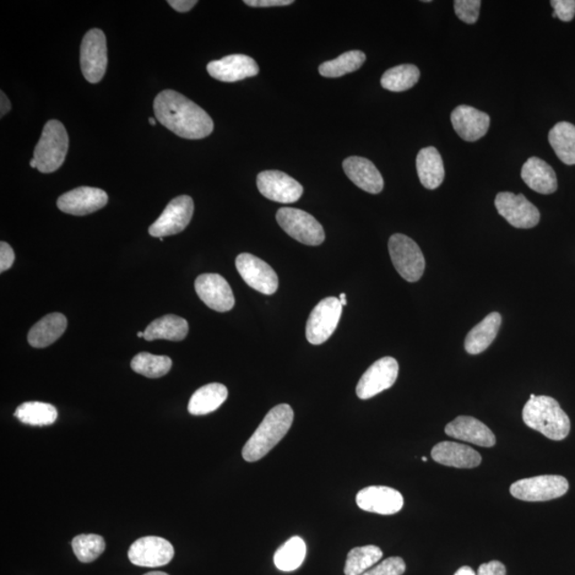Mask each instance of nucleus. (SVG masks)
<instances>
[{
    "mask_svg": "<svg viewBox=\"0 0 575 575\" xmlns=\"http://www.w3.org/2000/svg\"><path fill=\"white\" fill-rule=\"evenodd\" d=\"M154 111L156 118L178 137L198 140L214 132V121L208 113L176 91L165 90L157 95Z\"/></svg>",
    "mask_w": 575,
    "mask_h": 575,
    "instance_id": "obj_1",
    "label": "nucleus"
},
{
    "mask_svg": "<svg viewBox=\"0 0 575 575\" xmlns=\"http://www.w3.org/2000/svg\"><path fill=\"white\" fill-rule=\"evenodd\" d=\"M295 412L290 405L280 404L268 412L257 430L248 439L242 449V457L248 463H255L265 457L278 446L289 432Z\"/></svg>",
    "mask_w": 575,
    "mask_h": 575,
    "instance_id": "obj_2",
    "label": "nucleus"
},
{
    "mask_svg": "<svg viewBox=\"0 0 575 575\" xmlns=\"http://www.w3.org/2000/svg\"><path fill=\"white\" fill-rule=\"evenodd\" d=\"M526 425L551 441H563L571 433V422L555 399L539 395L530 399L522 411Z\"/></svg>",
    "mask_w": 575,
    "mask_h": 575,
    "instance_id": "obj_3",
    "label": "nucleus"
},
{
    "mask_svg": "<svg viewBox=\"0 0 575 575\" xmlns=\"http://www.w3.org/2000/svg\"><path fill=\"white\" fill-rule=\"evenodd\" d=\"M69 150V135L61 122L52 119L45 124L34 158L41 173L56 172L62 166Z\"/></svg>",
    "mask_w": 575,
    "mask_h": 575,
    "instance_id": "obj_4",
    "label": "nucleus"
},
{
    "mask_svg": "<svg viewBox=\"0 0 575 575\" xmlns=\"http://www.w3.org/2000/svg\"><path fill=\"white\" fill-rule=\"evenodd\" d=\"M388 247L398 273L409 283L420 280L425 273V259L419 246L411 238L395 233L389 239Z\"/></svg>",
    "mask_w": 575,
    "mask_h": 575,
    "instance_id": "obj_5",
    "label": "nucleus"
},
{
    "mask_svg": "<svg viewBox=\"0 0 575 575\" xmlns=\"http://www.w3.org/2000/svg\"><path fill=\"white\" fill-rule=\"evenodd\" d=\"M276 221L288 235L305 246H321L325 240L322 225L306 211L280 208L276 214Z\"/></svg>",
    "mask_w": 575,
    "mask_h": 575,
    "instance_id": "obj_6",
    "label": "nucleus"
},
{
    "mask_svg": "<svg viewBox=\"0 0 575 575\" xmlns=\"http://www.w3.org/2000/svg\"><path fill=\"white\" fill-rule=\"evenodd\" d=\"M569 482L561 475H540L520 480L511 486L512 496L521 501L544 502L565 496Z\"/></svg>",
    "mask_w": 575,
    "mask_h": 575,
    "instance_id": "obj_7",
    "label": "nucleus"
},
{
    "mask_svg": "<svg viewBox=\"0 0 575 575\" xmlns=\"http://www.w3.org/2000/svg\"><path fill=\"white\" fill-rule=\"evenodd\" d=\"M107 53L104 32L97 28L86 32L80 47V68L90 84H99L104 78L108 64Z\"/></svg>",
    "mask_w": 575,
    "mask_h": 575,
    "instance_id": "obj_8",
    "label": "nucleus"
},
{
    "mask_svg": "<svg viewBox=\"0 0 575 575\" xmlns=\"http://www.w3.org/2000/svg\"><path fill=\"white\" fill-rule=\"evenodd\" d=\"M343 307L338 297L330 296L313 308L306 325L309 344L319 345L330 338L338 327Z\"/></svg>",
    "mask_w": 575,
    "mask_h": 575,
    "instance_id": "obj_9",
    "label": "nucleus"
},
{
    "mask_svg": "<svg viewBox=\"0 0 575 575\" xmlns=\"http://www.w3.org/2000/svg\"><path fill=\"white\" fill-rule=\"evenodd\" d=\"M193 214V199L188 195H181L172 199L164 213L150 226V235L159 239L177 235L187 229Z\"/></svg>",
    "mask_w": 575,
    "mask_h": 575,
    "instance_id": "obj_10",
    "label": "nucleus"
},
{
    "mask_svg": "<svg viewBox=\"0 0 575 575\" xmlns=\"http://www.w3.org/2000/svg\"><path fill=\"white\" fill-rule=\"evenodd\" d=\"M495 205L498 215L516 229H533L539 223V210L523 194L498 193Z\"/></svg>",
    "mask_w": 575,
    "mask_h": 575,
    "instance_id": "obj_11",
    "label": "nucleus"
},
{
    "mask_svg": "<svg viewBox=\"0 0 575 575\" xmlns=\"http://www.w3.org/2000/svg\"><path fill=\"white\" fill-rule=\"evenodd\" d=\"M399 377V363L393 357H384L363 373L357 385V397L368 400L392 388Z\"/></svg>",
    "mask_w": 575,
    "mask_h": 575,
    "instance_id": "obj_12",
    "label": "nucleus"
},
{
    "mask_svg": "<svg viewBox=\"0 0 575 575\" xmlns=\"http://www.w3.org/2000/svg\"><path fill=\"white\" fill-rule=\"evenodd\" d=\"M236 267L246 283L265 296H272L279 289V276L263 260L252 254L243 253L236 259Z\"/></svg>",
    "mask_w": 575,
    "mask_h": 575,
    "instance_id": "obj_13",
    "label": "nucleus"
},
{
    "mask_svg": "<svg viewBox=\"0 0 575 575\" xmlns=\"http://www.w3.org/2000/svg\"><path fill=\"white\" fill-rule=\"evenodd\" d=\"M175 555L170 541L161 537L146 536L129 547V561L135 566L156 568L167 565Z\"/></svg>",
    "mask_w": 575,
    "mask_h": 575,
    "instance_id": "obj_14",
    "label": "nucleus"
},
{
    "mask_svg": "<svg viewBox=\"0 0 575 575\" xmlns=\"http://www.w3.org/2000/svg\"><path fill=\"white\" fill-rule=\"evenodd\" d=\"M259 192L273 202L292 204L302 198L304 189L295 178L280 171H264L257 177Z\"/></svg>",
    "mask_w": 575,
    "mask_h": 575,
    "instance_id": "obj_15",
    "label": "nucleus"
},
{
    "mask_svg": "<svg viewBox=\"0 0 575 575\" xmlns=\"http://www.w3.org/2000/svg\"><path fill=\"white\" fill-rule=\"evenodd\" d=\"M195 291L200 300L213 311L226 312L235 306L231 288L219 274L199 275L195 280Z\"/></svg>",
    "mask_w": 575,
    "mask_h": 575,
    "instance_id": "obj_16",
    "label": "nucleus"
},
{
    "mask_svg": "<svg viewBox=\"0 0 575 575\" xmlns=\"http://www.w3.org/2000/svg\"><path fill=\"white\" fill-rule=\"evenodd\" d=\"M358 507L368 513L379 514H394L404 506L403 496L393 488L386 486H370L357 493Z\"/></svg>",
    "mask_w": 575,
    "mask_h": 575,
    "instance_id": "obj_17",
    "label": "nucleus"
},
{
    "mask_svg": "<svg viewBox=\"0 0 575 575\" xmlns=\"http://www.w3.org/2000/svg\"><path fill=\"white\" fill-rule=\"evenodd\" d=\"M108 195L104 190L92 187H79L64 193L58 198L57 206L64 214L86 215L104 208Z\"/></svg>",
    "mask_w": 575,
    "mask_h": 575,
    "instance_id": "obj_18",
    "label": "nucleus"
},
{
    "mask_svg": "<svg viewBox=\"0 0 575 575\" xmlns=\"http://www.w3.org/2000/svg\"><path fill=\"white\" fill-rule=\"evenodd\" d=\"M211 77L223 83H236L258 75L256 61L246 55H231L211 61L207 65Z\"/></svg>",
    "mask_w": 575,
    "mask_h": 575,
    "instance_id": "obj_19",
    "label": "nucleus"
},
{
    "mask_svg": "<svg viewBox=\"0 0 575 575\" xmlns=\"http://www.w3.org/2000/svg\"><path fill=\"white\" fill-rule=\"evenodd\" d=\"M447 435L458 441L471 442L479 447L492 448L496 446L495 433L490 427L474 417L459 416L444 428Z\"/></svg>",
    "mask_w": 575,
    "mask_h": 575,
    "instance_id": "obj_20",
    "label": "nucleus"
},
{
    "mask_svg": "<svg viewBox=\"0 0 575 575\" xmlns=\"http://www.w3.org/2000/svg\"><path fill=\"white\" fill-rule=\"evenodd\" d=\"M451 122L455 132L468 142H475L484 137L490 126V117L487 113L466 105L455 108Z\"/></svg>",
    "mask_w": 575,
    "mask_h": 575,
    "instance_id": "obj_21",
    "label": "nucleus"
},
{
    "mask_svg": "<svg viewBox=\"0 0 575 575\" xmlns=\"http://www.w3.org/2000/svg\"><path fill=\"white\" fill-rule=\"evenodd\" d=\"M344 170L346 176L363 191L371 194H378L383 191L382 174L372 164V161L362 158V157H349L344 161Z\"/></svg>",
    "mask_w": 575,
    "mask_h": 575,
    "instance_id": "obj_22",
    "label": "nucleus"
},
{
    "mask_svg": "<svg viewBox=\"0 0 575 575\" xmlns=\"http://www.w3.org/2000/svg\"><path fill=\"white\" fill-rule=\"evenodd\" d=\"M432 458L438 464L459 469L476 468L482 463L481 454L465 444L443 441L432 449Z\"/></svg>",
    "mask_w": 575,
    "mask_h": 575,
    "instance_id": "obj_23",
    "label": "nucleus"
},
{
    "mask_svg": "<svg viewBox=\"0 0 575 575\" xmlns=\"http://www.w3.org/2000/svg\"><path fill=\"white\" fill-rule=\"evenodd\" d=\"M521 177L528 187L540 194H552L557 190L555 170L546 161L531 157L522 166Z\"/></svg>",
    "mask_w": 575,
    "mask_h": 575,
    "instance_id": "obj_24",
    "label": "nucleus"
},
{
    "mask_svg": "<svg viewBox=\"0 0 575 575\" xmlns=\"http://www.w3.org/2000/svg\"><path fill=\"white\" fill-rule=\"evenodd\" d=\"M68 328L64 314L53 312L47 314L34 325L28 333V343L36 349H45L61 337Z\"/></svg>",
    "mask_w": 575,
    "mask_h": 575,
    "instance_id": "obj_25",
    "label": "nucleus"
},
{
    "mask_svg": "<svg viewBox=\"0 0 575 575\" xmlns=\"http://www.w3.org/2000/svg\"><path fill=\"white\" fill-rule=\"evenodd\" d=\"M502 324L498 312H491L466 335L465 349L470 355L481 354L495 341Z\"/></svg>",
    "mask_w": 575,
    "mask_h": 575,
    "instance_id": "obj_26",
    "label": "nucleus"
},
{
    "mask_svg": "<svg viewBox=\"0 0 575 575\" xmlns=\"http://www.w3.org/2000/svg\"><path fill=\"white\" fill-rule=\"evenodd\" d=\"M417 172L422 186L428 190L441 187L444 181V166L441 155L433 146L422 149L417 156Z\"/></svg>",
    "mask_w": 575,
    "mask_h": 575,
    "instance_id": "obj_27",
    "label": "nucleus"
},
{
    "mask_svg": "<svg viewBox=\"0 0 575 575\" xmlns=\"http://www.w3.org/2000/svg\"><path fill=\"white\" fill-rule=\"evenodd\" d=\"M229 397V390L224 385L213 383L206 385L194 393L188 405L190 414L205 416L220 409Z\"/></svg>",
    "mask_w": 575,
    "mask_h": 575,
    "instance_id": "obj_28",
    "label": "nucleus"
},
{
    "mask_svg": "<svg viewBox=\"0 0 575 575\" xmlns=\"http://www.w3.org/2000/svg\"><path fill=\"white\" fill-rule=\"evenodd\" d=\"M188 332L189 325L186 320L175 314H166L155 320L146 328L144 339L182 341L187 337Z\"/></svg>",
    "mask_w": 575,
    "mask_h": 575,
    "instance_id": "obj_29",
    "label": "nucleus"
},
{
    "mask_svg": "<svg viewBox=\"0 0 575 575\" xmlns=\"http://www.w3.org/2000/svg\"><path fill=\"white\" fill-rule=\"evenodd\" d=\"M549 142L558 159L567 166H575V126L560 122L550 130Z\"/></svg>",
    "mask_w": 575,
    "mask_h": 575,
    "instance_id": "obj_30",
    "label": "nucleus"
},
{
    "mask_svg": "<svg viewBox=\"0 0 575 575\" xmlns=\"http://www.w3.org/2000/svg\"><path fill=\"white\" fill-rule=\"evenodd\" d=\"M306 557V544L301 537H292L275 552L274 563L280 571L291 572L302 566Z\"/></svg>",
    "mask_w": 575,
    "mask_h": 575,
    "instance_id": "obj_31",
    "label": "nucleus"
},
{
    "mask_svg": "<svg viewBox=\"0 0 575 575\" xmlns=\"http://www.w3.org/2000/svg\"><path fill=\"white\" fill-rule=\"evenodd\" d=\"M15 417L32 426L52 425L58 419V411L55 406L42 402H27L21 404L14 412Z\"/></svg>",
    "mask_w": 575,
    "mask_h": 575,
    "instance_id": "obj_32",
    "label": "nucleus"
},
{
    "mask_svg": "<svg viewBox=\"0 0 575 575\" xmlns=\"http://www.w3.org/2000/svg\"><path fill=\"white\" fill-rule=\"evenodd\" d=\"M420 79V70L414 64L398 65L384 73L381 84L384 89L404 92L412 88Z\"/></svg>",
    "mask_w": 575,
    "mask_h": 575,
    "instance_id": "obj_33",
    "label": "nucleus"
},
{
    "mask_svg": "<svg viewBox=\"0 0 575 575\" xmlns=\"http://www.w3.org/2000/svg\"><path fill=\"white\" fill-rule=\"evenodd\" d=\"M366 61L365 53L350 51L343 55L320 65L319 72L323 77L338 78L341 76L355 72Z\"/></svg>",
    "mask_w": 575,
    "mask_h": 575,
    "instance_id": "obj_34",
    "label": "nucleus"
},
{
    "mask_svg": "<svg viewBox=\"0 0 575 575\" xmlns=\"http://www.w3.org/2000/svg\"><path fill=\"white\" fill-rule=\"evenodd\" d=\"M383 551L377 546L357 547L347 555L344 574L361 575L382 560Z\"/></svg>",
    "mask_w": 575,
    "mask_h": 575,
    "instance_id": "obj_35",
    "label": "nucleus"
},
{
    "mask_svg": "<svg viewBox=\"0 0 575 575\" xmlns=\"http://www.w3.org/2000/svg\"><path fill=\"white\" fill-rule=\"evenodd\" d=\"M172 360L167 356L139 352L132 361V368L135 373L149 378H159L166 376L172 368Z\"/></svg>",
    "mask_w": 575,
    "mask_h": 575,
    "instance_id": "obj_36",
    "label": "nucleus"
},
{
    "mask_svg": "<svg viewBox=\"0 0 575 575\" xmlns=\"http://www.w3.org/2000/svg\"><path fill=\"white\" fill-rule=\"evenodd\" d=\"M73 551L81 563H88L99 558L106 549V542L100 535L81 534L72 541Z\"/></svg>",
    "mask_w": 575,
    "mask_h": 575,
    "instance_id": "obj_37",
    "label": "nucleus"
},
{
    "mask_svg": "<svg viewBox=\"0 0 575 575\" xmlns=\"http://www.w3.org/2000/svg\"><path fill=\"white\" fill-rule=\"evenodd\" d=\"M481 4L480 0H455V13L464 23L475 24L476 20H479Z\"/></svg>",
    "mask_w": 575,
    "mask_h": 575,
    "instance_id": "obj_38",
    "label": "nucleus"
},
{
    "mask_svg": "<svg viewBox=\"0 0 575 575\" xmlns=\"http://www.w3.org/2000/svg\"><path fill=\"white\" fill-rule=\"evenodd\" d=\"M405 571L403 558L395 556L387 558L361 575H403Z\"/></svg>",
    "mask_w": 575,
    "mask_h": 575,
    "instance_id": "obj_39",
    "label": "nucleus"
},
{
    "mask_svg": "<svg viewBox=\"0 0 575 575\" xmlns=\"http://www.w3.org/2000/svg\"><path fill=\"white\" fill-rule=\"evenodd\" d=\"M556 18L563 21H571L575 16V0H552Z\"/></svg>",
    "mask_w": 575,
    "mask_h": 575,
    "instance_id": "obj_40",
    "label": "nucleus"
},
{
    "mask_svg": "<svg viewBox=\"0 0 575 575\" xmlns=\"http://www.w3.org/2000/svg\"><path fill=\"white\" fill-rule=\"evenodd\" d=\"M15 255L12 247L7 242L0 243V272L4 273L12 267Z\"/></svg>",
    "mask_w": 575,
    "mask_h": 575,
    "instance_id": "obj_41",
    "label": "nucleus"
},
{
    "mask_svg": "<svg viewBox=\"0 0 575 575\" xmlns=\"http://www.w3.org/2000/svg\"><path fill=\"white\" fill-rule=\"evenodd\" d=\"M476 575H506V568L501 562L492 561L482 563Z\"/></svg>",
    "mask_w": 575,
    "mask_h": 575,
    "instance_id": "obj_42",
    "label": "nucleus"
},
{
    "mask_svg": "<svg viewBox=\"0 0 575 575\" xmlns=\"http://www.w3.org/2000/svg\"><path fill=\"white\" fill-rule=\"evenodd\" d=\"M293 0H246L244 4L253 8H272V7H286V5L292 4Z\"/></svg>",
    "mask_w": 575,
    "mask_h": 575,
    "instance_id": "obj_43",
    "label": "nucleus"
},
{
    "mask_svg": "<svg viewBox=\"0 0 575 575\" xmlns=\"http://www.w3.org/2000/svg\"><path fill=\"white\" fill-rule=\"evenodd\" d=\"M174 10L178 11V12H188V11L194 8V5L198 4L197 0H169L167 2Z\"/></svg>",
    "mask_w": 575,
    "mask_h": 575,
    "instance_id": "obj_44",
    "label": "nucleus"
},
{
    "mask_svg": "<svg viewBox=\"0 0 575 575\" xmlns=\"http://www.w3.org/2000/svg\"><path fill=\"white\" fill-rule=\"evenodd\" d=\"M0 97H2L0 99V117H4L11 110V102L3 91L0 92Z\"/></svg>",
    "mask_w": 575,
    "mask_h": 575,
    "instance_id": "obj_45",
    "label": "nucleus"
},
{
    "mask_svg": "<svg viewBox=\"0 0 575 575\" xmlns=\"http://www.w3.org/2000/svg\"><path fill=\"white\" fill-rule=\"evenodd\" d=\"M454 575H476L474 569L468 566H464L458 569Z\"/></svg>",
    "mask_w": 575,
    "mask_h": 575,
    "instance_id": "obj_46",
    "label": "nucleus"
},
{
    "mask_svg": "<svg viewBox=\"0 0 575 575\" xmlns=\"http://www.w3.org/2000/svg\"><path fill=\"white\" fill-rule=\"evenodd\" d=\"M339 301L341 303V305L345 306L347 302H346V296L345 293H341L339 296Z\"/></svg>",
    "mask_w": 575,
    "mask_h": 575,
    "instance_id": "obj_47",
    "label": "nucleus"
},
{
    "mask_svg": "<svg viewBox=\"0 0 575 575\" xmlns=\"http://www.w3.org/2000/svg\"><path fill=\"white\" fill-rule=\"evenodd\" d=\"M144 575H170L166 572H160V571H155V572H149Z\"/></svg>",
    "mask_w": 575,
    "mask_h": 575,
    "instance_id": "obj_48",
    "label": "nucleus"
},
{
    "mask_svg": "<svg viewBox=\"0 0 575 575\" xmlns=\"http://www.w3.org/2000/svg\"><path fill=\"white\" fill-rule=\"evenodd\" d=\"M30 166L32 167V169H36L37 164H36V160L35 158H32L30 160Z\"/></svg>",
    "mask_w": 575,
    "mask_h": 575,
    "instance_id": "obj_49",
    "label": "nucleus"
},
{
    "mask_svg": "<svg viewBox=\"0 0 575 575\" xmlns=\"http://www.w3.org/2000/svg\"><path fill=\"white\" fill-rule=\"evenodd\" d=\"M149 122L151 125V126H156L157 122L155 117H150Z\"/></svg>",
    "mask_w": 575,
    "mask_h": 575,
    "instance_id": "obj_50",
    "label": "nucleus"
},
{
    "mask_svg": "<svg viewBox=\"0 0 575 575\" xmlns=\"http://www.w3.org/2000/svg\"><path fill=\"white\" fill-rule=\"evenodd\" d=\"M137 336H138L139 338H144V333H142V332H139L137 334Z\"/></svg>",
    "mask_w": 575,
    "mask_h": 575,
    "instance_id": "obj_51",
    "label": "nucleus"
},
{
    "mask_svg": "<svg viewBox=\"0 0 575 575\" xmlns=\"http://www.w3.org/2000/svg\"><path fill=\"white\" fill-rule=\"evenodd\" d=\"M422 461H425V463H426L427 458H422Z\"/></svg>",
    "mask_w": 575,
    "mask_h": 575,
    "instance_id": "obj_52",
    "label": "nucleus"
}]
</instances>
